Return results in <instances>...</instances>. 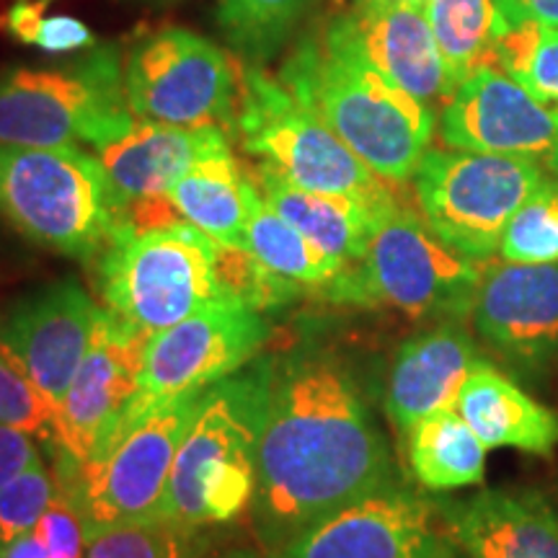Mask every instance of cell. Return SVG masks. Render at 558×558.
I'll list each match as a JSON object with an SVG mask.
<instances>
[{
  "label": "cell",
  "mask_w": 558,
  "mask_h": 558,
  "mask_svg": "<svg viewBox=\"0 0 558 558\" xmlns=\"http://www.w3.org/2000/svg\"><path fill=\"white\" fill-rule=\"evenodd\" d=\"M388 478V445L344 362L316 349L271 362L254 497L262 548L279 554Z\"/></svg>",
  "instance_id": "6da1fadb"
},
{
  "label": "cell",
  "mask_w": 558,
  "mask_h": 558,
  "mask_svg": "<svg viewBox=\"0 0 558 558\" xmlns=\"http://www.w3.org/2000/svg\"><path fill=\"white\" fill-rule=\"evenodd\" d=\"M357 37L375 68L407 94L435 109L456 90L422 3L354 0L349 11Z\"/></svg>",
  "instance_id": "ac0fdd59"
},
{
  "label": "cell",
  "mask_w": 558,
  "mask_h": 558,
  "mask_svg": "<svg viewBox=\"0 0 558 558\" xmlns=\"http://www.w3.org/2000/svg\"><path fill=\"white\" fill-rule=\"evenodd\" d=\"M0 215L26 241L88 262L114 239L122 207L90 153L0 145Z\"/></svg>",
  "instance_id": "5b68a950"
},
{
  "label": "cell",
  "mask_w": 558,
  "mask_h": 558,
  "mask_svg": "<svg viewBox=\"0 0 558 558\" xmlns=\"http://www.w3.org/2000/svg\"><path fill=\"white\" fill-rule=\"evenodd\" d=\"M442 518L465 558H558V514L538 492H481L442 507Z\"/></svg>",
  "instance_id": "d6986e66"
},
{
  "label": "cell",
  "mask_w": 558,
  "mask_h": 558,
  "mask_svg": "<svg viewBox=\"0 0 558 558\" xmlns=\"http://www.w3.org/2000/svg\"><path fill=\"white\" fill-rule=\"evenodd\" d=\"M124 90L140 122L233 132L241 75L215 41L171 26L132 47Z\"/></svg>",
  "instance_id": "8fae6325"
},
{
  "label": "cell",
  "mask_w": 558,
  "mask_h": 558,
  "mask_svg": "<svg viewBox=\"0 0 558 558\" xmlns=\"http://www.w3.org/2000/svg\"><path fill=\"white\" fill-rule=\"evenodd\" d=\"M169 199L181 220L192 222L213 241L246 248V226L262 192L230 150L199 160L192 171L173 181Z\"/></svg>",
  "instance_id": "cb8c5ba5"
},
{
  "label": "cell",
  "mask_w": 558,
  "mask_h": 558,
  "mask_svg": "<svg viewBox=\"0 0 558 558\" xmlns=\"http://www.w3.org/2000/svg\"><path fill=\"white\" fill-rule=\"evenodd\" d=\"M401 3H422L424 5V3H427V0H401Z\"/></svg>",
  "instance_id": "7bdbcfd3"
},
{
  "label": "cell",
  "mask_w": 558,
  "mask_h": 558,
  "mask_svg": "<svg viewBox=\"0 0 558 558\" xmlns=\"http://www.w3.org/2000/svg\"><path fill=\"white\" fill-rule=\"evenodd\" d=\"M424 11L456 88L473 70L494 65L509 29L497 0H427Z\"/></svg>",
  "instance_id": "484cf974"
},
{
  "label": "cell",
  "mask_w": 558,
  "mask_h": 558,
  "mask_svg": "<svg viewBox=\"0 0 558 558\" xmlns=\"http://www.w3.org/2000/svg\"><path fill=\"white\" fill-rule=\"evenodd\" d=\"M409 463L429 492L478 486L486 473V445L458 409H442L409 432Z\"/></svg>",
  "instance_id": "d4e9b609"
},
{
  "label": "cell",
  "mask_w": 558,
  "mask_h": 558,
  "mask_svg": "<svg viewBox=\"0 0 558 558\" xmlns=\"http://www.w3.org/2000/svg\"><path fill=\"white\" fill-rule=\"evenodd\" d=\"M251 177L275 213L282 215L320 251L344 264L362 259L375 222L399 202L396 194L386 202H365L341 194L308 192L264 163H256Z\"/></svg>",
  "instance_id": "7402d4cb"
},
{
  "label": "cell",
  "mask_w": 558,
  "mask_h": 558,
  "mask_svg": "<svg viewBox=\"0 0 558 558\" xmlns=\"http://www.w3.org/2000/svg\"><path fill=\"white\" fill-rule=\"evenodd\" d=\"M450 558H465V556H458V550H456V554H452Z\"/></svg>",
  "instance_id": "ee69618b"
},
{
  "label": "cell",
  "mask_w": 558,
  "mask_h": 558,
  "mask_svg": "<svg viewBox=\"0 0 558 558\" xmlns=\"http://www.w3.org/2000/svg\"><path fill=\"white\" fill-rule=\"evenodd\" d=\"M202 396L205 390H194L163 401L81 469L68 458L54 460L58 486L78 505L88 538L124 522L158 518Z\"/></svg>",
  "instance_id": "9c48e42d"
},
{
  "label": "cell",
  "mask_w": 558,
  "mask_h": 558,
  "mask_svg": "<svg viewBox=\"0 0 558 558\" xmlns=\"http://www.w3.org/2000/svg\"><path fill=\"white\" fill-rule=\"evenodd\" d=\"M58 494V478L45 463L0 486V550L29 533Z\"/></svg>",
  "instance_id": "836d02e7"
},
{
  "label": "cell",
  "mask_w": 558,
  "mask_h": 558,
  "mask_svg": "<svg viewBox=\"0 0 558 558\" xmlns=\"http://www.w3.org/2000/svg\"><path fill=\"white\" fill-rule=\"evenodd\" d=\"M471 316L501 357L530 369L548 365L558 357V264L488 267Z\"/></svg>",
  "instance_id": "e0dca14e"
},
{
  "label": "cell",
  "mask_w": 558,
  "mask_h": 558,
  "mask_svg": "<svg viewBox=\"0 0 558 558\" xmlns=\"http://www.w3.org/2000/svg\"><path fill=\"white\" fill-rule=\"evenodd\" d=\"M442 509L409 488L383 486L326 514L298 535L282 558H450Z\"/></svg>",
  "instance_id": "4fadbf2b"
},
{
  "label": "cell",
  "mask_w": 558,
  "mask_h": 558,
  "mask_svg": "<svg viewBox=\"0 0 558 558\" xmlns=\"http://www.w3.org/2000/svg\"><path fill=\"white\" fill-rule=\"evenodd\" d=\"M148 339L107 308L101 311L94 341L60 403V450L54 458H70L81 469L104 448L117 418L135 399Z\"/></svg>",
  "instance_id": "9a60e30c"
},
{
  "label": "cell",
  "mask_w": 558,
  "mask_h": 558,
  "mask_svg": "<svg viewBox=\"0 0 558 558\" xmlns=\"http://www.w3.org/2000/svg\"><path fill=\"white\" fill-rule=\"evenodd\" d=\"M235 135L243 150L308 192L386 202L393 192L320 117L259 65L241 73Z\"/></svg>",
  "instance_id": "ba28073f"
},
{
  "label": "cell",
  "mask_w": 558,
  "mask_h": 558,
  "mask_svg": "<svg viewBox=\"0 0 558 558\" xmlns=\"http://www.w3.org/2000/svg\"><path fill=\"white\" fill-rule=\"evenodd\" d=\"M550 181L554 177L533 158L427 150L414 173V192L439 241L473 262H486L499 251L512 215Z\"/></svg>",
  "instance_id": "30bf717a"
},
{
  "label": "cell",
  "mask_w": 558,
  "mask_h": 558,
  "mask_svg": "<svg viewBox=\"0 0 558 558\" xmlns=\"http://www.w3.org/2000/svg\"><path fill=\"white\" fill-rule=\"evenodd\" d=\"M218 279L228 300L259 313L290 303L303 288L269 271L248 248L222 246V243H218Z\"/></svg>",
  "instance_id": "d6a6232c"
},
{
  "label": "cell",
  "mask_w": 558,
  "mask_h": 558,
  "mask_svg": "<svg viewBox=\"0 0 558 558\" xmlns=\"http://www.w3.org/2000/svg\"><path fill=\"white\" fill-rule=\"evenodd\" d=\"M509 26L541 24L558 29V0H497Z\"/></svg>",
  "instance_id": "74e56055"
},
{
  "label": "cell",
  "mask_w": 558,
  "mask_h": 558,
  "mask_svg": "<svg viewBox=\"0 0 558 558\" xmlns=\"http://www.w3.org/2000/svg\"><path fill=\"white\" fill-rule=\"evenodd\" d=\"M484 269L432 233L424 218L396 202L375 222L357 267L331 279L337 303L388 305L407 316H469Z\"/></svg>",
  "instance_id": "52a82bcc"
},
{
  "label": "cell",
  "mask_w": 558,
  "mask_h": 558,
  "mask_svg": "<svg viewBox=\"0 0 558 558\" xmlns=\"http://www.w3.org/2000/svg\"><path fill=\"white\" fill-rule=\"evenodd\" d=\"M41 19H45V3H32V0H19L3 16V26L11 37H16L24 45H32Z\"/></svg>",
  "instance_id": "f35d334b"
},
{
  "label": "cell",
  "mask_w": 558,
  "mask_h": 558,
  "mask_svg": "<svg viewBox=\"0 0 558 558\" xmlns=\"http://www.w3.org/2000/svg\"><path fill=\"white\" fill-rule=\"evenodd\" d=\"M34 47L52 54H65L75 50L94 47V34L83 21L73 16H45L41 19L37 34H34Z\"/></svg>",
  "instance_id": "d590c367"
},
{
  "label": "cell",
  "mask_w": 558,
  "mask_h": 558,
  "mask_svg": "<svg viewBox=\"0 0 558 558\" xmlns=\"http://www.w3.org/2000/svg\"><path fill=\"white\" fill-rule=\"evenodd\" d=\"M476 362V344L452 320L401 344L386 386V411L399 435L407 437L437 411L456 409L460 388Z\"/></svg>",
  "instance_id": "ffe728a7"
},
{
  "label": "cell",
  "mask_w": 558,
  "mask_h": 558,
  "mask_svg": "<svg viewBox=\"0 0 558 558\" xmlns=\"http://www.w3.org/2000/svg\"><path fill=\"white\" fill-rule=\"evenodd\" d=\"M271 360L205 390L173 460L158 520L199 533L233 522L254 505L256 458L267 416Z\"/></svg>",
  "instance_id": "3957f363"
},
{
  "label": "cell",
  "mask_w": 558,
  "mask_h": 558,
  "mask_svg": "<svg viewBox=\"0 0 558 558\" xmlns=\"http://www.w3.org/2000/svg\"><path fill=\"white\" fill-rule=\"evenodd\" d=\"M439 137L452 150L533 158L558 179V124L497 65L473 70L452 90L439 117Z\"/></svg>",
  "instance_id": "5bb4252c"
},
{
  "label": "cell",
  "mask_w": 558,
  "mask_h": 558,
  "mask_svg": "<svg viewBox=\"0 0 558 558\" xmlns=\"http://www.w3.org/2000/svg\"><path fill=\"white\" fill-rule=\"evenodd\" d=\"M499 256L507 264H558V181L533 194L499 241Z\"/></svg>",
  "instance_id": "4dcf8cb0"
},
{
  "label": "cell",
  "mask_w": 558,
  "mask_h": 558,
  "mask_svg": "<svg viewBox=\"0 0 558 558\" xmlns=\"http://www.w3.org/2000/svg\"><path fill=\"white\" fill-rule=\"evenodd\" d=\"M220 558H282V556L275 554V550L264 548V554H256V550H233V554H226Z\"/></svg>",
  "instance_id": "60d3db41"
},
{
  "label": "cell",
  "mask_w": 558,
  "mask_h": 558,
  "mask_svg": "<svg viewBox=\"0 0 558 558\" xmlns=\"http://www.w3.org/2000/svg\"><path fill=\"white\" fill-rule=\"evenodd\" d=\"M277 78L380 179H414L435 135V109L369 62L352 13H337L305 34Z\"/></svg>",
  "instance_id": "7a4b0ae2"
},
{
  "label": "cell",
  "mask_w": 558,
  "mask_h": 558,
  "mask_svg": "<svg viewBox=\"0 0 558 558\" xmlns=\"http://www.w3.org/2000/svg\"><path fill=\"white\" fill-rule=\"evenodd\" d=\"M194 535L158 518L124 522L88 538L86 558H199Z\"/></svg>",
  "instance_id": "f546056e"
},
{
  "label": "cell",
  "mask_w": 558,
  "mask_h": 558,
  "mask_svg": "<svg viewBox=\"0 0 558 558\" xmlns=\"http://www.w3.org/2000/svg\"><path fill=\"white\" fill-rule=\"evenodd\" d=\"M0 558H50V550L39 541V535L29 530V533L13 541L11 546L0 550Z\"/></svg>",
  "instance_id": "ab89813d"
},
{
  "label": "cell",
  "mask_w": 558,
  "mask_h": 558,
  "mask_svg": "<svg viewBox=\"0 0 558 558\" xmlns=\"http://www.w3.org/2000/svg\"><path fill=\"white\" fill-rule=\"evenodd\" d=\"M222 153H230V140L220 128L135 122L128 135L99 150V160L124 209L132 202L169 194L173 181L192 171L199 160Z\"/></svg>",
  "instance_id": "44dd1931"
},
{
  "label": "cell",
  "mask_w": 558,
  "mask_h": 558,
  "mask_svg": "<svg viewBox=\"0 0 558 558\" xmlns=\"http://www.w3.org/2000/svg\"><path fill=\"white\" fill-rule=\"evenodd\" d=\"M246 248L275 275L298 284H329L344 262L320 251L295 226L275 213L264 197L256 202L246 226Z\"/></svg>",
  "instance_id": "83f0119b"
},
{
  "label": "cell",
  "mask_w": 558,
  "mask_h": 558,
  "mask_svg": "<svg viewBox=\"0 0 558 558\" xmlns=\"http://www.w3.org/2000/svg\"><path fill=\"white\" fill-rule=\"evenodd\" d=\"M3 357H9V352H5L3 344H0V360H3ZM9 360H11V357H9Z\"/></svg>",
  "instance_id": "b9f144b4"
},
{
  "label": "cell",
  "mask_w": 558,
  "mask_h": 558,
  "mask_svg": "<svg viewBox=\"0 0 558 558\" xmlns=\"http://www.w3.org/2000/svg\"><path fill=\"white\" fill-rule=\"evenodd\" d=\"M494 65L518 81L558 124V29L509 26L494 52Z\"/></svg>",
  "instance_id": "f1b7e54d"
},
{
  "label": "cell",
  "mask_w": 558,
  "mask_h": 558,
  "mask_svg": "<svg viewBox=\"0 0 558 558\" xmlns=\"http://www.w3.org/2000/svg\"><path fill=\"white\" fill-rule=\"evenodd\" d=\"M34 465H41V452L32 435L0 424V486Z\"/></svg>",
  "instance_id": "8d00e7d4"
},
{
  "label": "cell",
  "mask_w": 558,
  "mask_h": 558,
  "mask_svg": "<svg viewBox=\"0 0 558 558\" xmlns=\"http://www.w3.org/2000/svg\"><path fill=\"white\" fill-rule=\"evenodd\" d=\"M0 424L39 437L58 456L60 442V403L34 383L16 362L0 360Z\"/></svg>",
  "instance_id": "1f68e13d"
},
{
  "label": "cell",
  "mask_w": 558,
  "mask_h": 558,
  "mask_svg": "<svg viewBox=\"0 0 558 558\" xmlns=\"http://www.w3.org/2000/svg\"><path fill=\"white\" fill-rule=\"evenodd\" d=\"M99 290L111 316L143 337L233 303L218 279V241L186 220L145 230L120 222L99 256Z\"/></svg>",
  "instance_id": "8992f818"
},
{
  "label": "cell",
  "mask_w": 558,
  "mask_h": 558,
  "mask_svg": "<svg viewBox=\"0 0 558 558\" xmlns=\"http://www.w3.org/2000/svg\"><path fill=\"white\" fill-rule=\"evenodd\" d=\"M101 311L73 279L47 284L5 311L0 344L52 401L62 403L94 341Z\"/></svg>",
  "instance_id": "2e32d148"
},
{
  "label": "cell",
  "mask_w": 558,
  "mask_h": 558,
  "mask_svg": "<svg viewBox=\"0 0 558 558\" xmlns=\"http://www.w3.org/2000/svg\"><path fill=\"white\" fill-rule=\"evenodd\" d=\"M267 339L269 324L262 313L239 303L209 305L171 329L153 333L145 347L135 399L117 418L114 432L101 450L163 401L207 390L239 373L259 354Z\"/></svg>",
  "instance_id": "7c38bea8"
},
{
  "label": "cell",
  "mask_w": 558,
  "mask_h": 558,
  "mask_svg": "<svg viewBox=\"0 0 558 558\" xmlns=\"http://www.w3.org/2000/svg\"><path fill=\"white\" fill-rule=\"evenodd\" d=\"M34 533L50 550V558H86V522H83L75 499L68 492H62L60 486L50 507L45 509V514L34 525Z\"/></svg>",
  "instance_id": "e575fe53"
},
{
  "label": "cell",
  "mask_w": 558,
  "mask_h": 558,
  "mask_svg": "<svg viewBox=\"0 0 558 558\" xmlns=\"http://www.w3.org/2000/svg\"><path fill=\"white\" fill-rule=\"evenodd\" d=\"M458 414L488 450H520L550 456L558 445V411L530 399L518 383L478 360L460 388Z\"/></svg>",
  "instance_id": "603a6c76"
},
{
  "label": "cell",
  "mask_w": 558,
  "mask_h": 558,
  "mask_svg": "<svg viewBox=\"0 0 558 558\" xmlns=\"http://www.w3.org/2000/svg\"><path fill=\"white\" fill-rule=\"evenodd\" d=\"M320 0H218V26L248 65L271 60Z\"/></svg>",
  "instance_id": "4316f807"
},
{
  "label": "cell",
  "mask_w": 558,
  "mask_h": 558,
  "mask_svg": "<svg viewBox=\"0 0 558 558\" xmlns=\"http://www.w3.org/2000/svg\"><path fill=\"white\" fill-rule=\"evenodd\" d=\"M132 128L114 45L94 47L60 68L0 70V145L101 150Z\"/></svg>",
  "instance_id": "277c9868"
}]
</instances>
